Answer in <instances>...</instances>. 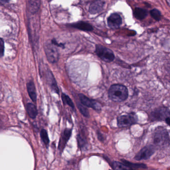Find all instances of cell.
<instances>
[{"label": "cell", "instance_id": "cell-9", "mask_svg": "<svg viewBox=\"0 0 170 170\" xmlns=\"http://www.w3.org/2000/svg\"><path fill=\"white\" fill-rule=\"evenodd\" d=\"M122 18L117 13H113L107 19L108 26L111 29H118L121 25Z\"/></svg>", "mask_w": 170, "mask_h": 170}, {"label": "cell", "instance_id": "cell-8", "mask_svg": "<svg viewBox=\"0 0 170 170\" xmlns=\"http://www.w3.org/2000/svg\"><path fill=\"white\" fill-rule=\"evenodd\" d=\"M155 152V147L153 145H148L143 147L134 157L137 161L149 159Z\"/></svg>", "mask_w": 170, "mask_h": 170}, {"label": "cell", "instance_id": "cell-11", "mask_svg": "<svg viewBox=\"0 0 170 170\" xmlns=\"http://www.w3.org/2000/svg\"><path fill=\"white\" fill-rule=\"evenodd\" d=\"M72 133V129H66L63 131V133L61 134V137L60 138L59 144H58V149L60 151H63L64 148L68 141L69 140V138L71 137Z\"/></svg>", "mask_w": 170, "mask_h": 170}, {"label": "cell", "instance_id": "cell-26", "mask_svg": "<svg viewBox=\"0 0 170 170\" xmlns=\"http://www.w3.org/2000/svg\"><path fill=\"white\" fill-rule=\"evenodd\" d=\"M9 1H10V0H0V2L3 3H6L9 2Z\"/></svg>", "mask_w": 170, "mask_h": 170}, {"label": "cell", "instance_id": "cell-22", "mask_svg": "<svg viewBox=\"0 0 170 170\" xmlns=\"http://www.w3.org/2000/svg\"><path fill=\"white\" fill-rule=\"evenodd\" d=\"M77 107L79 110L80 113L84 117H86V118H89L90 115H89V111H88V109L85 107V106H84V105L82 104L81 103H79V104L77 103Z\"/></svg>", "mask_w": 170, "mask_h": 170}, {"label": "cell", "instance_id": "cell-7", "mask_svg": "<svg viewBox=\"0 0 170 170\" xmlns=\"http://www.w3.org/2000/svg\"><path fill=\"white\" fill-rule=\"evenodd\" d=\"M81 103L84 106L88 107L91 108L95 111L99 112L101 110V105L99 103L96 101L95 100L92 99L88 98L84 94H79L78 95Z\"/></svg>", "mask_w": 170, "mask_h": 170}, {"label": "cell", "instance_id": "cell-5", "mask_svg": "<svg viewBox=\"0 0 170 170\" xmlns=\"http://www.w3.org/2000/svg\"><path fill=\"white\" fill-rule=\"evenodd\" d=\"M137 122V116L134 113L122 115L117 118V126L119 127H129Z\"/></svg>", "mask_w": 170, "mask_h": 170}, {"label": "cell", "instance_id": "cell-2", "mask_svg": "<svg viewBox=\"0 0 170 170\" xmlns=\"http://www.w3.org/2000/svg\"><path fill=\"white\" fill-rule=\"evenodd\" d=\"M152 139L155 147L162 148L168 146L170 144L169 132L164 127H157L154 130Z\"/></svg>", "mask_w": 170, "mask_h": 170}, {"label": "cell", "instance_id": "cell-20", "mask_svg": "<svg viewBox=\"0 0 170 170\" xmlns=\"http://www.w3.org/2000/svg\"><path fill=\"white\" fill-rule=\"evenodd\" d=\"M40 137L43 143L45 146H48L50 143V140L47 131L45 129H42L40 131Z\"/></svg>", "mask_w": 170, "mask_h": 170}, {"label": "cell", "instance_id": "cell-24", "mask_svg": "<svg viewBox=\"0 0 170 170\" xmlns=\"http://www.w3.org/2000/svg\"><path fill=\"white\" fill-rule=\"evenodd\" d=\"M77 140H78V144L79 147L82 149L84 148L86 146L87 142L84 139L82 138V137L80 136V135H78L77 137Z\"/></svg>", "mask_w": 170, "mask_h": 170}, {"label": "cell", "instance_id": "cell-14", "mask_svg": "<svg viewBox=\"0 0 170 170\" xmlns=\"http://www.w3.org/2000/svg\"><path fill=\"white\" fill-rule=\"evenodd\" d=\"M27 87L29 97L34 102H36L37 100V92L34 82L32 81H30L27 83Z\"/></svg>", "mask_w": 170, "mask_h": 170}, {"label": "cell", "instance_id": "cell-13", "mask_svg": "<svg viewBox=\"0 0 170 170\" xmlns=\"http://www.w3.org/2000/svg\"><path fill=\"white\" fill-rule=\"evenodd\" d=\"M71 26L72 27L84 32H91L93 30V27L90 24L84 21H79L73 23L71 24Z\"/></svg>", "mask_w": 170, "mask_h": 170}, {"label": "cell", "instance_id": "cell-16", "mask_svg": "<svg viewBox=\"0 0 170 170\" xmlns=\"http://www.w3.org/2000/svg\"><path fill=\"white\" fill-rule=\"evenodd\" d=\"M134 16L139 20H143L147 16L148 12L147 10L140 8H136L133 12Z\"/></svg>", "mask_w": 170, "mask_h": 170}, {"label": "cell", "instance_id": "cell-25", "mask_svg": "<svg viewBox=\"0 0 170 170\" xmlns=\"http://www.w3.org/2000/svg\"><path fill=\"white\" fill-rule=\"evenodd\" d=\"M4 53V43L3 40L0 38V58L3 56Z\"/></svg>", "mask_w": 170, "mask_h": 170}, {"label": "cell", "instance_id": "cell-6", "mask_svg": "<svg viewBox=\"0 0 170 170\" xmlns=\"http://www.w3.org/2000/svg\"><path fill=\"white\" fill-rule=\"evenodd\" d=\"M45 54L47 55V59L50 63H55L59 59V53L55 44L48 43L45 45Z\"/></svg>", "mask_w": 170, "mask_h": 170}, {"label": "cell", "instance_id": "cell-17", "mask_svg": "<svg viewBox=\"0 0 170 170\" xmlns=\"http://www.w3.org/2000/svg\"><path fill=\"white\" fill-rule=\"evenodd\" d=\"M27 111L29 116L32 119H35L38 114L37 110L35 105L32 103H27Z\"/></svg>", "mask_w": 170, "mask_h": 170}, {"label": "cell", "instance_id": "cell-10", "mask_svg": "<svg viewBox=\"0 0 170 170\" xmlns=\"http://www.w3.org/2000/svg\"><path fill=\"white\" fill-rule=\"evenodd\" d=\"M45 71H46L44 73L45 74V80H47L48 84L51 87V89L54 91L55 93L59 94V89L53 74L49 69H45Z\"/></svg>", "mask_w": 170, "mask_h": 170}, {"label": "cell", "instance_id": "cell-3", "mask_svg": "<svg viewBox=\"0 0 170 170\" xmlns=\"http://www.w3.org/2000/svg\"><path fill=\"white\" fill-rule=\"evenodd\" d=\"M170 110L168 108L161 107L155 109L150 113V120L153 121H165L168 125H170Z\"/></svg>", "mask_w": 170, "mask_h": 170}, {"label": "cell", "instance_id": "cell-12", "mask_svg": "<svg viewBox=\"0 0 170 170\" xmlns=\"http://www.w3.org/2000/svg\"><path fill=\"white\" fill-rule=\"evenodd\" d=\"M104 0H96L92 2L89 6V12L92 14H97L102 10L104 6Z\"/></svg>", "mask_w": 170, "mask_h": 170}, {"label": "cell", "instance_id": "cell-1", "mask_svg": "<svg viewBox=\"0 0 170 170\" xmlns=\"http://www.w3.org/2000/svg\"><path fill=\"white\" fill-rule=\"evenodd\" d=\"M108 94L109 99L112 101L122 102L128 98V90L124 85L115 84L111 86Z\"/></svg>", "mask_w": 170, "mask_h": 170}, {"label": "cell", "instance_id": "cell-4", "mask_svg": "<svg viewBox=\"0 0 170 170\" xmlns=\"http://www.w3.org/2000/svg\"><path fill=\"white\" fill-rule=\"evenodd\" d=\"M95 53L103 61L106 63H111L115 58L114 53L110 49L100 45H97Z\"/></svg>", "mask_w": 170, "mask_h": 170}, {"label": "cell", "instance_id": "cell-19", "mask_svg": "<svg viewBox=\"0 0 170 170\" xmlns=\"http://www.w3.org/2000/svg\"><path fill=\"white\" fill-rule=\"evenodd\" d=\"M61 99H62L63 102L64 104L68 105L69 107H71L73 110L75 109L74 105L72 102V100L71 99V98L68 95L64 94V93H62Z\"/></svg>", "mask_w": 170, "mask_h": 170}, {"label": "cell", "instance_id": "cell-23", "mask_svg": "<svg viewBox=\"0 0 170 170\" xmlns=\"http://www.w3.org/2000/svg\"><path fill=\"white\" fill-rule=\"evenodd\" d=\"M112 167L115 170H129L128 168L126 166H125L123 163L120 162H113Z\"/></svg>", "mask_w": 170, "mask_h": 170}, {"label": "cell", "instance_id": "cell-21", "mask_svg": "<svg viewBox=\"0 0 170 170\" xmlns=\"http://www.w3.org/2000/svg\"><path fill=\"white\" fill-rule=\"evenodd\" d=\"M150 14H151L152 17L154 19H155L156 21H159L161 19L162 14H161L160 11L159 10H158V9H153V10L150 11Z\"/></svg>", "mask_w": 170, "mask_h": 170}, {"label": "cell", "instance_id": "cell-18", "mask_svg": "<svg viewBox=\"0 0 170 170\" xmlns=\"http://www.w3.org/2000/svg\"><path fill=\"white\" fill-rule=\"evenodd\" d=\"M29 8L31 13H35L39 10L40 0H28Z\"/></svg>", "mask_w": 170, "mask_h": 170}, {"label": "cell", "instance_id": "cell-15", "mask_svg": "<svg viewBox=\"0 0 170 170\" xmlns=\"http://www.w3.org/2000/svg\"><path fill=\"white\" fill-rule=\"evenodd\" d=\"M122 163H123L125 166L128 168L129 170H134V169H140L147 168V165L144 164H138V163H132L131 162H129L128 161L122 159Z\"/></svg>", "mask_w": 170, "mask_h": 170}]
</instances>
